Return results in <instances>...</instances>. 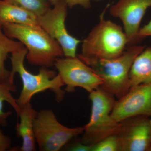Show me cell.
<instances>
[{
  "label": "cell",
  "instance_id": "1",
  "mask_svg": "<svg viewBox=\"0 0 151 151\" xmlns=\"http://www.w3.org/2000/svg\"><path fill=\"white\" fill-rule=\"evenodd\" d=\"M1 26L6 35L24 45L27 50L26 57L32 65L49 68L64 56L59 43L39 25L6 23Z\"/></svg>",
  "mask_w": 151,
  "mask_h": 151
},
{
  "label": "cell",
  "instance_id": "2",
  "mask_svg": "<svg viewBox=\"0 0 151 151\" xmlns=\"http://www.w3.org/2000/svg\"><path fill=\"white\" fill-rule=\"evenodd\" d=\"M146 48L145 45H136L129 48L121 56L111 59H97L77 55L103 80L100 87L118 100L131 88L129 73L134 60Z\"/></svg>",
  "mask_w": 151,
  "mask_h": 151
},
{
  "label": "cell",
  "instance_id": "3",
  "mask_svg": "<svg viewBox=\"0 0 151 151\" xmlns=\"http://www.w3.org/2000/svg\"><path fill=\"white\" fill-rule=\"evenodd\" d=\"M27 50L25 47L11 54L12 70L11 78L14 81L15 74L18 73L21 78L22 89L17 103L21 108L30 103L35 94L50 90L55 94V100L60 103L63 100L65 92L64 86L59 74L55 71L45 67H41L37 74H32L25 68L24 60Z\"/></svg>",
  "mask_w": 151,
  "mask_h": 151
},
{
  "label": "cell",
  "instance_id": "4",
  "mask_svg": "<svg viewBox=\"0 0 151 151\" xmlns=\"http://www.w3.org/2000/svg\"><path fill=\"white\" fill-rule=\"evenodd\" d=\"M107 7L100 15V21L84 39L81 47L84 57L111 59L121 56L128 45L125 32L120 25L105 19Z\"/></svg>",
  "mask_w": 151,
  "mask_h": 151
},
{
  "label": "cell",
  "instance_id": "5",
  "mask_svg": "<svg viewBox=\"0 0 151 151\" xmlns=\"http://www.w3.org/2000/svg\"><path fill=\"white\" fill-rule=\"evenodd\" d=\"M89 93L91 115L89 122L84 126L80 142L92 146L104 138L118 134L121 122H116L111 116L116 102L113 95L101 87Z\"/></svg>",
  "mask_w": 151,
  "mask_h": 151
},
{
  "label": "cell",
  "instance_id": "6",
  "mask_svg": "<svg viewBox=\"0 0 151 151\" xmlns=\"http://www.w3.org/2000/svg\"><path fill=\"white\" fill-rule=\"evenodd\" d=\"M34 127L37 145L41 151L60 150L84 131V126L70 128L63 126L50 109L38 112Z\"/></svg>",
  "mask_w": 151,
  "mask_h": 151
},
{
  "label": "cell",
  "instance_id": "7",
  "mask_svg": "<svg viewBox=\"0 0 151 151\" xmlns=\"http://www.w3.org/2000/svg\"><path fill=\"white\" fill-rule=\"evenodd\" d=\"M54 65L68 92H74L76 87H80L90 93L103 84L100 76L77 56L59 58Z\"/></svg>",
  "mask_w": 151,
  "mask_h": 151
},
{
  "label": "cell",
  "instance_id": "8",
  "mask_svg": "<svg viewBox=\"0 0 151 151\" xmlns=\"http://www.w3.org/2000/svg\"><path fill=\"white\" fill-rule=\"evenodd\" d=\"M68 6L65 1L54 6L43 15L38 17L39 25L59 43L65 57H77L76 50L81 41L72 36L65 27Z\"/></svg>",
  "mask_w": 151,
  "mask_h": 151
},
{
  "label": "cell",
  "instance_id": "9",
  "mask_svg": "<svg viewBox=\"0 0 151 151\" xmlns=\"http://www.w3.org/2000/svg\"><path fill=\"white\" fill-rule=\"evenodd\" d=\"M118 133L119 151H150L151 149V120L138 116L122 121Z\"/></svg>",
  "mask_w": 151,
  "mask_h": 151
},
{
  "label": "cell",
  "instance_id": "10",
  "mask_svg": "<svg viewBox=\"0 0 151 151\" xmlns=\"http://www.w3.org/2000/svg\"><path fill=\"white\" fill-rule=\"evenodd\" d=\"M138 116L151 117V83L132 86L116 101L111 113L112 117L119 122Z\"/></svg>",
  "mask_w": 151,
  "mask_h": 151
},
{
  "label": "cell",
  "instance_id": "11",
  "mask_svg": "<svg viewBox=\"0 0 151 151\" xmlns=\"http://www.w3.org/2000/svg\"><path fill=\"white\" fill-rule=\"evenodd\" d=\"M151 7V0H119L111 6L110 14L123 22L129 46L142 41L139 36L140 26L146 11Z\"/></svg>",
  "mask_w": 151,
  "mask_h": 151
},
{
  "label": "cell",
  "instance_id": "12",
  "mask_svg": "<svg viewBox=\"0 0 151 151\" xmlns=\"http://www.w3.org/2000/svg\"><path fill=\"white\" fill-rule=\"evenodd\" d=\"M21 109V111L18 116L20 122L17 124L16 130L17 136L21 138L22 142L20 147L13 149L14 151H36L37 143L34 125L38 112L33 108L30 102Z\"/></svg>",
  "mask_w": 151,
  "mask_h": 151
},
{
  "label": "cell",
  "instance_id": "13",
  "mask_svg": "<svg viewBox=\"0 0 151 151\" xmlns=\"http://www.w3.org/2000/svg\"><path fill=\"white\" fill-rule=\"evenodd\" d=\"M6 23L38 25L37 17L32 13L6 0H0V26Z\"/></svg>",
  "mask_w": 151,
  "mask_h": 151
},
{
  "label": "cell",
  "instance_id": "14",
  "mask_svg": "<svg viewBox=\"0 0 151 151\" xmlns=\"http://www.w3.org/2000/svg\"><path fill=\"white\" fill-rule=\"evenodd\" d=\"M21 42L15 41L6 35L0 26V81L9 87L12 92H15L17 88L11 78V71L6 68L5 62L9 53L24 47Z\"/></svg>",
  "mask_w": 151,
  "mask_h": 151
},
{
  "label": "cell",
  "instance_id": "15",
  "mask_svg": "<svg viewBox=\"0 0 151 151\" xmlns=\"http://www.w3.org/2000/svg\"><path fill=\"white\" fill-rule=\"evenodd\" d=\"M129 76L131 88L138 84L151 83V46L145 48L135 58Z\"/></svg>",
  "mask_w": 151,
  "mask_h": 151
},
{
  "label": "cell",
  "instance_id": "16",
  "mask_svg": "<svg viewBox=\"0 0 151 151\" xmlns=\"http://www.w3.org/2000/svg\"><path fill=\"white\" fill-rule=\"evenodd\" d=\"M11 92H12L11 89L7 85L0 81V125L3 127L6 126L7 120L12 113L11 111L5 112L4 111V103L5 102H6L12 106L18 116L21 111V109L17 103L16 99L13 97Z\"/></svg>",
  "mask_w": 151,
  "mask_h": 151
},
{
  "label": "cell",
  "instance_id": "17",
  "mask_svg": "<svg viewBox=\"0 0 151 151\" xmlns=\"http://www.w3.org/2000/svg\"><path fill=\"white\" fill-rule=\"evenodd\" d=\"M12 3L29 11L39 17L46 13L50 9V4L48 0H6Z\"/></svg>",
  "mask_w": 151,
  "mask_h": 151
},
{
  "label": "cell",
  "instance_id": "18",
  "mask_svg": "<svg viewBox=\"0 0 151 151\" xmlns=\"http://www.w3.org/2000/svg\"><path fill=\"white\" fill-rule=\"evenodd\" d=\"M91 151H119L118 135H111L99 141L92 146Z\"/></svg>",
  "mask_w": 151,
  "mask_h": 151
},
{
  "label": "cell",
  "instance_id": "19",
  "mask_svg": "<svg viewBox=\"0 0 151 151\" xmlns=\"http://www.w3.org/2000/svg\"><path fill=\"white\" fill-rule=\"evenodd\" d=\"M102 0H65L68 7L72 8L74 6L79 5L83 7L84 8L88 9L91 6V1H99Z\"/></svg>",
  "mask_w": 151,
  "mask_h": 151
},
{
  "label": "cell",
  "instance_id": "20",
  "mask_svg": "<svg viewBox=\"0 0 151 151\" xmlns=\"http://www.w3.org/2000/svg\"><path fill=\"white\" fill-rule=\"evenodd\" d=\"M12 146L10 138L4 134L0 129V151L10 150Z\"/></svg>",
  "mask_w": 151,
  "mask_h": 151
},
{
  "label": "cell",
  "instance_id": "21",
  "mask_svg": "<svg viewBox=\"0 0 151 151\" xmlns=\"http://www.w3.org/2000/svg\"><path fill=\"white\" fill-rule=\"evenodd\" d=\"M92 147V146L85 145L80 142L70 145L66 150L72 151H91Z\"/></svg>",
  "mask_w": 151,
  "mask_h": 151
},
{
  "label": "cell",
  "instance_id": "22",
  "mask_svg": "<svg viewBox=\"0 0 151 151\" xmlns=\"http://www.w3.org/2000/svg\"><path fill=\"white\" fill-rule=\"evenodd\" d=\"M139 36L142 40L147 37L151 36V20L142 27L140 28L139 31Z\"/></svg>",
  "mask_w": 151,
  "mask_h": 151
},
{
  "label": "cell",
  "instance_id": "23",
  "mask_svg": "<svg viewBox=\"0 0 151 151\" xmlns=\"http://www.w3.org/2000/svg\"><path fill=\"white\" fill-rule=\"evenodd\" d=\"M48 1L50 4L53 5V6L57 4H59L60 3L65 1V0H48Z\"/></svg>",
  "mask_w": 151,
  "mask_h": 151
},
{
  "label": "cell",
  "instance_id": "24",
  "mask_svg": "<svg viewBox=\"0 0 151 151\" xmlns=\"http://www.w3.org/2000/svg\"><path fill=\"white\" fill-rule=\"evenodd\" d=\"M150 151H151V149L150 150Z\"/></svg>",
  "mask_w": 151,
  "mask_h": 151
}]
</instances>
